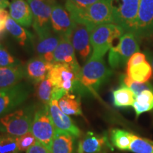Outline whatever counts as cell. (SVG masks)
<instances>
[{"label": "cell", "mask_w": 153, "mask_h": 153, "mask_svg": "<svg viewBox=\"0 0 153 153\" xmlns=\"http://www.w3.org/2000/svg\"><path fill=\"white\" fill-rule=\"evenodd\" d=\"M65 8L76 24L85 25L90 32L99 25L114 24L110 0H99L83 8L66 1Z\"/></svg>", "instance_id": "1"}, {"label": "cell", "mask_w": 153, "mask_h": 153, "mask_svg": "<svg viewBox=\"0 0 153 153\" xmlns=\"http://www.w3.org/2000/svg\"><path fill=\"white\" fill-rule=\"evenodd\" d=\"M111 74L112 71L107 68L104 58L90 57L81 69V91H87L97 97L99 89Z\"/></svg>", "instance_id": "2"}, {"label": "cell", "mask_w": 153, "mask_h": 153, "mask_svg": "<svg viewBox=\"0 0 153 153\" xmlns=\"http://www.w3.org/2000/svg\"><path fill=\"white\" fill-rule=\"evenodd\" d=\"M35 106L28 105L0 118V133L18 137L30 131Z\"/></svg>", "instance_id": "3"}, {"label": "cell", "mask_w": 153, "mask_h": 153, "mask_svg": "<svg viewBox=\"0 0 153 153\" xmlns=\"http://www.w3.org/2000/svg\"><path fill=\"white\" fill-rule=\"evenodd\" d=\"M125 30L116 24H101L90 32V42L92 48L91 58H104L113 46L116 39H119Z\"/></svg>", "instance_id": "4"}, {"label": "cell", "mask_w": 153, "mask_h": 153, "mask_svg": "<svg viewBox=\"0 0 153 153\" xmlns=\"http://www.w3.org/2000/svg\"><path fill=\"white\" fill-rule=\"evenodd\" d=\"M81 69L79 64L55 63L50 70L48 78L53 87L62 89L66 93H72L74 90L82 91L79 83Z\"/></svg>", "instance_id": "5"}, {"label": "cell", "mask_w": 153, "mask_h": 153, "mask_svg": "<svg viewBox=\"0 0 153 153\" xmlns=\"http://www.w3.org/2000/svg\"><path fill=\"white\" fill-rule=\"evenodd\" d=\"M114 24L134 33L140 0H110Z\"/></svg>", "instance_id": "6"}, {"label": "cell", "mask_w": 153, "mask_h": 153, "mask_svg": "<svg viewBox=\"0 0 153 153\" xmlns=\"http://www.w3.org/2000/svg\"><path fill=\"white\" fill-rule=\"evenodd\" d=\"M30 132L38 143L51 151L56 129L49 114L48 106H43L42 108L36 111Z\"/></svg>", "instance_id": "7"}, {"label": "cell", "mask_w": 153, "mask_h": 153, "mask_svg": "<svg viewBox=\"0 0 153 153\" xmlns=\"http://www.w3.org/2000/svg\"><path fill=\"white\" fill-rule=\"evenodd\" d=\"M137 38L134 33L127 32L119 38L117 45L111 48L108 63L112 68H119L125 65L134 53L139 52Z\"/></svg>", "instance_id": "8"}, {"label": "cell", "mask_w": 153, "mask_h": 153, "mask_svg": "<svg viewBox=\"0 0 153 153\" xmlns=\"http://www.w3.org/2000/svg\"><path fill=\"white\" fill-rule=\"evenodd\" d=\"M31 87L26 82L0 89V118L16 110L28 99Z\"/></svg>", "instance_id": "9"}, {"label": "cell", "mask_w": 153, "mask_h": 153, "mask_svg": "<svg viewBox=\"0 0 153 153\" xmlns=\"http://www.w3.org/2000/svg\"><path fill=\"white\" fill-rule=\"evenodd\" d=\"M33 15V29L38 38L51 33V12L53 2L48 0H27Z\"/></svg>", "instance_id": "10"}, {"label": "cell", "mask_w": 153, "mask_h": 153, "mask_svg": "<svg viewBox=\"0 0 153 153\" xmlns=\"http://www.w3.org/2000/svg\"><path fill=\"white\" fill-rule=\"evenodd\" d=\"M49 114L54 124L56 131L64 132L77 138L82 135L80 129L68 115L65 114L60 109L58 105V100L53 99L48 104Z\"/></svg>", "instance_id": "11"}, {"label": "cell", "mask_w": 153, "mask_h": 153, "mask_svg": "<svg viewBox=\"0 0 153 153\" xmlns=\"http://www.w3.org/2000/svg\"><path fill=\"white\" fill-rule=\"evenodd\" d=\"M51 20L52 29L55 33L61 36L71 37L76 23L62 6L53 4Z\"/></svg>", "instance_id": "12"}, {"label": "cell", "mask_w": 153, "mask_h": 153, "mask_svg": "<svg viewBox=\"0 0 153 153\" xmlns=\"http://www.w3.org/2000/svg\"><path fill=\"white\" fill-rule=\"evenodd\" d=\"M134 34L137 38L153 35V0H140Z\"/></svg>", "instance_id": "13"}, {"label": "cell", "mask_w": 153, "mask_h": 153, "mask_svg": "<svg viewBox=\"0 0 153 153\" xmlns=\"http://www.w3.org/2000/svg\"><path fill=\"white\" fill-rule=\"evenodd\" d=\"M74 51L83 60H86L91 53L90 31L85 25L76 24L70 37Z\"/></svg>", "instance_id": "14"}, {"label": "cell", "mask_w": 153, "mask_h": 153, "mask_svg": "<svg viewBox=\"0 0 153 153\" xmlns=\"http://www.w3.org/2000/svg\"><path fill=\"white\" fill-rule=\"evenodd\" d=\"M53 65V63L45 60L42 56L31 58L26 63L25 68L26 76L36 84L43 81L48 77Z\"/></svg>", "instance_id": "15"}, {"label": "cell", "mask_w": 153, "mask_h": 153, "mask_svg": "<svg viewBox=\"0 0 153 153\" xmlns=\"http://www.w3.org/2000/svg\"><path fill=\"white\" fill-rule=\"evenodd\" d=\"M9 15L21 26L29 27L33 24L31 9L25 0H13L9 5Z\"/></svg>", "instance_id": "16"}, {"label": "cell", "mask_w": 153, "mask_h": 153, "mask_svg": "<svg viewBox=\"0 0 153 153\" xmlns=\"http://www.w3.org/2000/svg\"><path fill=\"white\" fill-rule=\"evenodd\" d=\"M53 64L66 63V64H79L76 59L75 51L72 45L70 37L62 36V40L53 51Z\"/></svg>", "instance_id": "17"}, {"label": "cell", "mask_w": 153, "mask_h": 153, "mask_svg": "<svg viewBox=\"0 0 153 153\" xmlns=\"http://www.w3.org/2000/svg\"><path fill=\"white\" fill-rule=\"evenodd\" d=\"M107 143L108 140L105 135L88 132L78 143L77 153H99Z\"/></svg>", "instance_id": "18"}, {"label": "cell", "mask_w": 153, "mask_h": 153, "mask_svg": "<svg viewBox=\"0 0 153 153\" xmlns=\"http://www.w3.org/2000/svg\"><path fill=\"white\" fill-rule=\"evenodd\" d=\"M26 74L22 65L0 68V89L13 87L20 83Z\"/></svg>", "instance_id": "19"}, {"label": "cell", "mask_w": 153, "mask_h": 153, "mask_svg": "<svg viewBox=\"0 0 153 153\" xmlns=\"http://www.w3.org/2000/svg\"><path fill=\"white\" fill-rule=\"evenodd\" d=\"M75 137L64 132L56 131L51 145V153H76Z\"/></svg>", "instance_id": "20"}, {"label": "cell", "mask_w": 153, "mask_h": 153, "mask_svg": "<svg viewBox=\"0 0 153 153\" xmlns=\"http://www.w3.org/2000/svg\"><path fill=\"white\" fill-rule=\"evenodd\" d=\"M152 67L148 61L135 65L127 67L126 75L130 79L140 83H147L152 76Z\"/></svg>", "instance_id": "21"}, {"label": "cell", "mask_w": 153, "mask_h": 153, "mask_svg": "<svg viewBox=\"0 0 153 153\" xmlns=\"http://www.w3.org/2000/svg\"><path fill=\"white\" fill-rule=\"evenodd\" d=\"M58 105L60 109L67 115L72 116H82L80 97L67 93L58 100Z\"/></svg>", "instance_id": "22"}, {"label": "cell", "mask_w": 153, "mask_h": 153, "mask_svg": "<svg viewBox=\"0 0 153 153\" xmlns=\"http://www.w3.org/2000/svg\"><path fill=\"white\" fill-rule=\"evenodd\" d=\"M133 107L137 117L153 109V89H146L137 95Z\"/></svg>", "instance_id": "23"}, {"label": "cell", "mask_w": 153, "mask_h": 153, "mask_svg": "<svg viewBox=\"0 0 153 153\" xmlns=\"http://www.w3.org/2000/svg\"><path fill=\"white\" fill-rule=\"evenodd\" d=\"M62 36L57 34L51 33L45 37L39 38L36 45V51L39 56H43L48 53L53 52L60 42Z\"/></svg>", "instance_id": "24"}, {"label": "cell", "mask_w": 153, "mask_h": 153, "mask_svg": "<svg viewBox=\"0 0 153 153\" xmlns=\"http://www.w3.org/2000/svg\"><path fill=\"white\" fill-rule=\"evenodd\" d=\"M113 97L114 104L116 107L133 106L135 100V94L133 91L124 85L113 91Z\"/></svg>", "instance_id": "25"}, {"label": "cell", "mask_w": 153, "mask_h": 153, "mask_svg": "<svg viewBox=\"0 0 153 153\" xmlns=\"http://www.w3.org/2000/svg\"><path fill=\"white\" fill-rule=\"evenodd\" d=\"M53 85L51 80L46 78L43 81L36 84V94L38 100L43 106H48L52 99Z\"/></svg>", "instance_id": "26"}, {"label": "cell", "mask_w": 153, "mask_h": 153, "mask_svg": "<svg viewBox=\"0 0 153 153\" xmlns=\"http://www.w3.org/2000/svg\"><path fill=\"white\" fill-rule=\"evenodd\" d=\"M6 30L16 38V41L21 45L24 46L27 41L28 36L31 37L30 33L24 29V28L19 24L18 23L15 22L14 19H12L10 16L7 19L6 23Z\"/></svg>", "instance_id": "27"}, {"label": "cell", "mask_w": 153, "mask_h": 153, "mask_svg": "<svg viewBox=\"0 0 153 153\" xmlns=\"http://www.w3.org/2000/svg\"><path fill=\"white\" fill-rule=\"evenodd\" d=\"M111 140L116 148L128 150L131 142V133L121 129H113L111 131Z\"/></svg>", "instance_id": "28"}, {"label": "cell", "mask_w": 153, "mask_h": 153, "mask_svg": "<svg viewBox=\"0 0 153 153\" xmlns=\"http://www.w3.org/2000/svg\"><path fill=\"white\" fill-rule=\"evenodd\" d=\"M134 153H153V143L131 133L129 150Z\"/></svg>", "instance_id": "29"}, {"label": "cell", "mask_w": 153, "mask_h": 153, "mask_svg": "<svg viewBox=\"0 0 153 153\" xmlns=\"http://www.w3.org/2000/svg\"><path fill=\"white\" fill-rule=\"evenodd\" d=\"M0 153H19L16 137L8 134H1Z\"/></svg>", "instance_id": "30"}, {"label": "cell", "mask_w": 153, "mask_h": 153, "mask_svg": "<svg viewBox=\"0 0 153 153\" xmlns=\"http://www.w3.org/2000/svg\"><path fill=\"white\" fill-rule=\"evenodd\" d=\"M121 80L122 85H126V87L131 89L135 94V97L138 95L140 93L142 92L143 91L146 90V89H153L152 87L148 82H147V83H140V82H135L134 80L130 79L127 75H123L122 76Z\"/></svg>", "instance_id": "31"}, {"label": "cell", "mask_w": 153, "mask_h": 153, "mask_svg": "<svg viewBox=\"0 0 153 153\" xmlns=\"http://www.w3.org/2000/svg\"><path fill=\"white\" fill-rule=\"evenodd\" d=\"M21 65V62L8 52L4 47L0 44V68L14 67Z\"/></svg>", "instance_id": "32"}, {"label": "cell", "mask_w": 153, "mask_h": 153, "mask_svg": "<svg viewBox=\"0 0 153 153\" xmlns=\"http://www.w3.org/2000/svg\"><path fill=\"white\" fill-rule=\"evenodd\" d=\"M17 145L20 152H26L30 147L34 145L37 142L33 133L29 131L22 136L16 137Z\"/></svg>", "instance_id": "33"}, {"label": "cell", "mask_w": 153, "mask_h": 153, "mask_svg": "<svg viewBox=\"0 0 153 153\" xmlns=\"http://www.w3.org/2000/svg\"><path fill=\"white\" fill-rule=\"evenodd\" d=\"M145 61H147L145 55L140 52H137L134 53V54L130 57L126 65H127V67H130L135 65H138L140 63L145 62Z\"/></svg>", "instance_id": "34"}, {"label": "cell", "mask_w": 153, "mask_h": 153, "mask_svg": "<svg viewBox=\"0 0 153 153\" xmlns=\"http://www.w3.org/2000/svg\"><path fill=\"white\" fill-rule=\"evenodd\" d=\"M10 15L5 9H0V38L2 37L6 30V23Z\"/></svg>", "instance_id": "35"}, {"label": "cell", "mask_w": 153, "mask_h": 153, "mask_svg": "<svg viewBox=\"0 0 153 153\" xmlns=\"http://www.w3.org/2000/svg\"><path fill=\"white\" fill-rule=\"evenodd\" d=\"M26 153H51L48 149L43 146V145L38 143V141L34 145L28 149Z\"/></svg>", "instance_id": "36"}, {"label": "cell", "mask_w": 153, "mask_h": 153, "mask_svg": "<svg viewBox=\"0 0 153 153\" xmlns=\"http://www.w3.org/2000/svg\"><path fill=\"white\" fill-rule=\"evenodd\" d=\"M66 1H69L75 7L83 8V7H89L99 0H66Z\"/></svg>", "instance_id": "37"}, {"label": "cell", "mask_w": 153, "mask_h": 153, "mask_svg": "<svg viewBox=\"0 0 153 153\" xmlns=\"http://www.w3.org/2000/svg\"><path fill=\"white\" fill-rule=\"evenodd\" d=\"M10 3L9 0H0V9H5L7 7H9Z\"/></svg>", "instance_id": "38"}, {"label": "cell", "mask_w": 153, "mask_h": 153, "mask_svg": "<svg viewBox=\"0 0 153 153\" xmlns=\"http://www.w3.org/2000/svg\"><path fill=\"white\" fill-rule=\"evenodd\" d=\"M149 60H150V62L151 63V65H152L153 70V53L149 55Z\"/></svg>", "instance_id": "39"}, {"label": "cell", "mask_w": 153, "mask_h": 153, "mask_svg": "<svg viewBox=\"0 0 153 153\" xmlns=\"http://www.w3.org/2000/svg\"><path fill=\"white\" fill-rule=\"evenodd\" d=\"M48 1H51V2H54V0H48Z\"/></svg>", "instance_id": "40"}, {"label": "cell", "mask_w": 153, "mask_h": 153, "mask_svg": "<svg viewBox=\"0 0 153 153\" xmlns=\"http://www.w3.org/2000/svg\"><path fill=\"white\" fill-rule=\"evenodd\" d=\"M152 143H153V142H152Z\"/></svg>", "instance_id": "41"}]
</instances>
